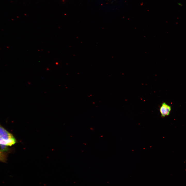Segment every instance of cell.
Masks as SVG:
<instances>
[{
    "label": "cell",
    "mask_w": 186,
    "mask_h": 186,
    "mask_svg": "<svg viewBox=\"0 0 186 186\" xmlns=\"http://www.w3.org/2000/svg\"><path fill=\"white\" fill-rule=\"evenodd\" d=\"M16 142V140L15 138L8 140H4L0 138V145L11 146Z\"/></svg>",
    "instance_id": "3"
},
{
    "label": "cell",
    "mask_w": 186,
    "mask_h": 186,
    "mask_svg": "<svg viewBox=\"0 0 186 186\" xmlns=\"http://www.w3.org/2000/svg\"><path fill=\"white\" fill-rule=\"evenodd\" d=\"M1 150V151H7L8 150V148L6 146V145H0Z\"/></svg>",
    "instance_id": "4"
},
{
    "label": "cell",
    "mask_w": 186,
    "mask_h": 186,
    "mask_svg": "<svg viewBox=\"0 0 186 186\" xmlns=\"http://www.w3.org/2000/svg\"><path fill=\"white\" fill-rule=\"evenodd\" d=\"M2 153L0 152V155H1Z\"/></svg>",
    "instance_id": "6"
},
{
    "label": "cell",
    "mask_w": 186,
    "mask_h": 186,
    "mask_svg": "<svg viewBox=\"0 0 186 186\" xmlns=\"http://www.w3.org/2000/svg\"><path fill=\"white\" fill-rule=\"evenodd\" d=\"M6 160V157L3 153L0 155V161H4Z\"/></svg>",
    "instance_id": "5"
},
{
    "label": "cell",
    "mask_w": 186,
    "mask_h": 186,
    "mask_svg": "<svg viewBox=\"0 0 186 186\" xmlns=\"http://www.w3.org/2000/svg\"><path fill=\"white\" fill-rule=\"evenodd\" d=\"M14 138L12 134L7 131L0 125V138L8 140Z\"/></svg>",
    "instance_id": "2"
},
{
    "label": "cell",
    "mask_w": 186,
    "mask_h": 186,
    "mask_svg": "<svg viewBox=\"0 0 186 186\" xmlns=\"http://www.w3.org/2000/svg\"><path fill=\"white\" fill-rule=\"evenodd\" d=\"M171 107L165 102L162 103L160 107L159 111L162 117H164L169 115Z\"/></svg>",
    "instance_id": "1"
}]
</instances>
